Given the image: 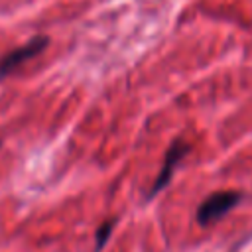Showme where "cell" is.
<instances>
[{
  "label": "cell",
  "instance_id": "1",
  "mask_svg": "<svg viewBox=\"0 0 252 252\" xmlns=\"http://www.w3.org/2000/svg\"><path fill=\"white\" fill-rule=\"evenodd\" d=\"M242 199V193L238 191H217L211 193L197 209V222L201 226L213 224L220 220L224 215H228Z\"/></svg>",
  "mask_w": 252,
  "mask_h": 252
},
{
  "label": "cell",
  "instance_id": "2",
  "mask_svg": "<svg viewBox=\"0 0 252 252\" xmlns=\"http://www.w3.org/2000/svg\"><path fill=\"white\" fill-rule=\"evenodd\" d=\"M187 150H189V146L183 140H175L169 146V150L165 154V159H163V165H161V169H159V173H158V177H156V181H154V185H152V189L148 193V199H154L161 189H165V185L169 183V179H171L177 163L185 158Z\"/></svg>",
  "mask_w": 252,
  "mask_h": 252
},
{
  "label": "cell",
  "instance_id": "3",
  "mask_svg": "<svg viewBox=\"0 0 252 252\" xmlns=\"http://www.w3.org/2000/svg\"><path fill=\"white\" fill-rule=\"evenodd\" d=\"M45 43H47V37H33V39H30L28 43L20 45L18 49H12V51H8L6 55H2V57H0V81H2L8 73H12L14 69H18L22 63H26L28 59L35 57V55L45 47Z\"/></svg>",
  "mask_w": 252,
  "mask_h": 252
},
{
  "label": "cell",
  "instance_id": "4",
  "mask_svg": "<svg viewBox=\"0 0 252 252\" xmlns=\"http://www.w3.org/2000/svg\"><path fill=\"white\" fill-rule=\"evenodd\" d=\"M114 222H116V220L110 219V220H106V222H102V224L98 226V230H96V238H94L96 250H102V248L106 246V242H108V238H110V234H112Z\"/></svg>",
  "mask_w": 252,
  "mask_h": 252
}]
</instances>
